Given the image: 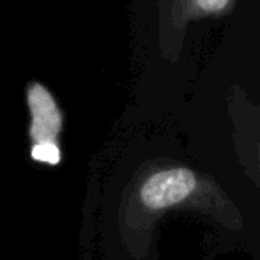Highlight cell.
Returning a JSON list of instances; mask_svg holds the SVG:
<instances>
[{"label": "cell", "mask_w": 260, "mask_h": 260, "mask_svg": "<svg viewBox=\"0 0 260 260\" xmlns=\"http://www.w3.org/2000/svg\"><path fill=\"white\" fill-rule=\"evenodd\" d=\"M197 188V177L188 168H168L151 175L140 189V199L149 209H167L186 200Z\"/></svg>", "instance_id": "2"}, {"label": "cell", "mask_w": 260, "mask_h": 260, "mask_svg": "<svg viewBox=\"0 0 260 260\" xmlns=\"http://www.w3.org/2000/svg\"><path fill=\"white\" fill-rule=\"evenodd\" d=\"M236 0H161L159 28L163 55L175 58L181 53L182 38L189 23L202 18L223 16Z\"/></svg>", "instance_id": "1"}, {"label": "cell", "mask_w": 260, "mask_h": 260, "mask_svg": "<svg viewBox=\"0 0 260 260\" xmlns=\"http://www.w3.org/2000/svg\"><path fill=\"white\" fill-rule=\"evenodd\" d=\"M28 110H30V138L34 145L57 144V137L62 127V115L55 103L53 96L41 85L32 83L28 85Z\"/></svg>", "instance_id": "3"}]
</instances>
